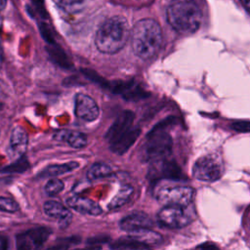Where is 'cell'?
I'll return each instance as SVG.
<instances>
[{
  "instance_id": "1",
  "label": "cell",
  "mask_w": 250,
  "mask_h": 250,
  "mask_svg": "<svg viewBox=\"0 0 250 250\" xmlns=\"http://www.w3.org/2000/svg\"><path fill=\"white\" fill-rule=\"evenodd\" d=\"M130 38L135 55L144 60L150 59L158 52L162 42L160 25L152 19H143L134 25Z\"/></svg>"
},
{
  "instance_id": "2",
  "label": "cell",
  "mask_w": 250,
  "mask_h": 250,
  "mask_svg": "<svg viewBox=\"0 0 250 250\" xmlns=\"http://www.w3.org/2000/svg\"><path fill=\"white\" fill-rule=\"evenodd\" d=\"M129 36L130 30L126 19L121 16H114L99 27L95 43L100 52L114 54L125 46Z\"/></svg>"
},
{
  "instance_id": "3",
  "label": "cell",
  "mask_w": 250,
  "mask_h": 250,
  "mask_svg": "<svg viewBox=\"0 0 250 250\" xmlns=\"http://www.w3.org/2000/svg\"><path fill=\"white\" fill-rule=\"evenodd\" d=\"M201 18V11L194 0H172L167 8V21L180 33L195 32Z\"/></svg>"
},
{
  "instance_id": "4",
  "label": "cell",
  "mask_w": 250,
  "mask_h": 250,
  "mask_svg": "<svg viewBox=\"0 0 250 250\" xmlns=\"http://www.w3.org/2000/svg\"><path fill=\"white\" fill-rule=\"evenodd\" d=\"M170 119L158 123L147 135V141L143 148L145 161L152 162L161 158L169 157L172 151V139L166 131Z\"/></svg>"
},
{
  "instance_id": "5",
  "label": "cell",
  "mask_w": 250,
  "mask_h": 250,
  "mask_svg": "<svg viewBox=\"0 0 250 250\" xmlns=\"http://www.w3.org/2000/svg\"><path fill=\"white\" fill-rule=\"evenodd\" d=\"M157 201L164 206L187 207L192 200L194 190L187 186H162L155 190Z\"/></svg>"
},
{
  "instance_id": "6",
  "label": "cell",
  "mask_w": 250,
  "mask_h": 250,
  "mask_svg": "<svg viewBox=\"0 0 250 250\" xmlns=\"http://www.w3.org/2000/svg\"><path fill=\"white\" fill-rule=\"evenodd\" d=\"M224 172L222 159L216 154H208L198 158L192 167L193 177L201 182L218 181Z\"/></svg>"
},
{
  "instance_id": "7",
  "label": "cell",
  "mask_w": 250,
  "mask_h": 250,
  "mask_svg": "<svg viewBox=\"0 0 250 250\" xmlns=\"http://www.w3.org/2000/svg\"><path fill=\"white\" fill-rule=\"evenodd\" d=\"M182 206H164L157 213L158 223L166 228L181 229L188 226L192 218L191 215Z\"/></svg>"
},
{
  "instance_id": "8",
  "label": "cell",
  "mask_w": 250,
  "mask_h": 250,
  "mask_svg": "<svg viewBox=\"0 0 250 250\" xmlns=\"http://www.w3.org/2000/svg\"><path fill=\"white\" fill-rule=\"evenodd\" d=\"M148 178L151 180H179L183 179V174L178 164L168 157L150 162Z\"/></svg>"
},
{
  "instance_id": "9",
  "label": "cell",
  "mask_w": 250,
  "mask_h": 250,
  "mask_svg": "<svg viewBox=\"0 0 250 250\" xmlns=\"http://www.w3.org/2000/svg\"><path fill=\"white\" fill-rule=\"evenodd\" d=\"M51 233V229L45 227L25 230L17 235V247L19 249H37L46 242Z\"/></svg>"
},
{
  "instance_id": "10",
  "label": "cell",
  "mask_w": 250,
  "mask_h": 250,
  "mask_svg": "<svg viewBox=\"0 0 250 250\" xmlns=\"http://www.w3.org/2000/svg\"><path fill=\"white\" fill-rule=\"evenodd\" d=\"M74 112L78 118L91 122L99 117L100 109L90 96L78 93L74 98Z\"/></svg>"
},
{
  "instance_id": "11",
  "label": "cell",
  "mask_w": 250,
  "mask_h": 250,
  "mask_svg": "<svg viewBox=\"0 0 250 250\" xmlns=\"http://www.w3.org/2000/svg\"><path fill=\"white\" fill-rule=\"evenodd\" d=\"M28 137L26 131L21 126H16L11 133L10 142L8 146V154L12 159L21 157L27 147Z\"/></svg>"
},
{
  "instance_id": "12",
  "label": "cell",
  "mask_w": 250,
  "mask_h": 250,
  "mask_svg": "<svg viewBox=\"0 0 250 250\" xmlns=\"http://www.w3.org/2000/svg\"><path fill=\"white\" fill-rule=\"evenodd\" d=\"M135 114L130 110H125L119 114V116L115 119V121L112 123L110 128L107 130L105 134V139L111 143L115 139H117L120 135L125 133L127 130L130 129L133 120H134Z\"/></svg>"
},
{
  "instance_id": "13",
  "label": "cell",
  "mask_w": 250,
  "mask_h": 250,
  "mask_svg": "<svg viewBox=\"0 0 250 250\" xmlns=\"http://www.w3.org/2000/svg\"><path fill=\"white\" fill-rule=\"evenodd\" d=\"M66 203L71 209L81 214L97 216L102 214L103 212L101 206L97 202H95L90 198L79 196V195H73L68 197L66 199Z\"/></svg>"
},
{
  "instance_id": "14",
  "label": "cell",
  "mask_w": 250,
  "mask_h": 250,
  "mask_svg": "<svg viewBox=\"0 0 250 250\" xmlns=\"http://www.w3.org/2000/svg\"><path fill=\"white\" fill-rule=\"evenodd\" d=\"M141 130L139 128H130L125 133L120 135L113 142L109 143L110 149L118 155L124 154L140 137Z\"/></svg>"
},
{
  "instance_id": "15",
  "label": "cell",
  "mask_w": 250,
  "mask_h": 250,
  "mask_svg": "<svg viewBox=\"0 0 250 250\" xmlns=\"http://www.w3.org/2000/svg\"><path fill=\"white\" fill-rule=\"evenodd\" d=\"M120 229L125 231H132L140 229H147L153 227V222L145 213L137 212L124 217L120 221Z\"/></svg>"
},
{
  "instance_id": "16",
  "label": "cell",
  "mask_w": 250,
  "mask_h": 250,
  "mask_svg": "<svg viewBox=\"0 0 250 250\" xmlns=\"http://www.w3.org/2000/svg\"><path fill=\"white\" fill-rule=\"evenodd\" d=\"M43 209L47 216L57 219L62 227L67 226L71 221V218H72L71 212L64 205H62L58 201H55V200L46 201L43 205Z\"/></svg>"
},
{
  "instance_id": "17",
  "label": "cell",
  "mask_w": 250,
  "mask_h": 250,
  "mask_svg": "<svg viewBox=\"0 0 250 250\" xmlns=\"http://www.w3.org/2000/svg\"><path fill=\"white\" fill-rule=\"evenodd\" d=\"M54 139L67 143L74 148H81L87 145V137L85 134L78 131L61 129L54 133Z\"/></svg>"
},
{
  "instance_id": "18",
  "label": "cell",
  "mask_w": 250,
  "mask_h": 250,
  "mask_svg": "<svg viewBox=\"0 0 250 250\" xmlns=\"http://www.w3.org/2000/svg\"><path fill=\"white\" fill-rule=\"evenodd\" d=\"M129 236L143 243L146 247H150L153 245H157L161 243L162 236L157 231L151 229V228L147 229H140L129 231Z\"/></svg>"
},
{
  "instance_id": "19",
  "label": "cell",
  "mask_w": 250,
  "mask_h": 250,
  "mask_svg": "<svg viewBox=\"0 0 250 250\" xmlns=\"http://www.w3.org/2000/svg\"><path fill=\"white\" fill-rule=\"evenodd\" d=\"M79 167V163L75 161L63 163V164H54L46 167L44 170H42L38 177L39 178H54L62 174H66L69 172H72L76 168Z\"/></svg>"
},
{
  "instance_id": "20",
  "label": "cell",
  "mask_w": 250,
  "mask_h": 250,
  "mask_svg": "<svg viewBox=\"0 0 250 250\" xmlns=\"http://www.w3.org/2000/svg\"><path fill=\"white\" fill-rule=\"evenodd\" d=\"M66 13L76 14L82 12L93 0H55Z\"/></svg>"
},
{
  "instance_id": "21",
  "label": "cell",
  "mask_w": 250,
  "mask_h": 250,
  "mask_svg": "<svg viewBox=\"0 0 250 250\" xmlns=\"http://www.w3.org/2000/svg\"><path fill=\"white\" fill-rule=\"evenodd\" d=\"M132 193H133V188L131 186H129V185L123 186L119 189L117 194L112 198L110 203L108 204V208L116 209V208L123 206L130 199Z\"/></svg>"
},
{
  "instance_id": "22",
  "label": "cell",
  "mask_w": 250,
  "mask_h": 250,
  "mask_svg": "<svg viewBox=\"0 0 250 250\" xmlns=\"http://www.w3.org/2000/svg\"><path fill=\"white\" fill-rule=\"evenodd\" d=\"M111 167L105 163L98 162L94 163L87 172V178L89 180H97L107 177L111 174Z\"/></svg>"
},
{
  "instance_id": "23",
  "label": "cell",
  "mask_w": 250,
  "mask_h": 250,
  "mask_svg": "<svg viewBox=\"0 0 250 250\" xmlns=\"http://www.w3.org/2000/svg\"><path fill=\"white\" fill-rule=\"evenodd\" d=\"M48 53L50 55V57L53 59V61L58 63L61 67L62 68H70L72 66L71 62L68 60V58L66 57V55L64 54V52L59 48L58 46H52L49 47L48 49Z\"/></svg>"
},
{
  "instance_id": "24",
  "label": "cell",
  "mask_w": 250,
  "mask_h": 250,
  "mask_svg": "<svg viewBox=\"0 0 250 250\" xmlns=\"http://www.w3.org/2000/svg\"><path fill=\"white\" fill-rule=\"evenodd\" d=\"M110 247L113 249H146L148 248L129 235L127 237H122L115 240L110 245Z\"/></svg>"
},
{
  "instance_id": "25",
  "label": "cell",
  "mask_w": 250,
  "mask_h": 250,
  "mask_svg": "<svg viewBox=\"0 0 250 250\" xmlns=\"http://www.w3.org/2000/svg\"><path fill=\"white\" fill-rule=\"evenodd\" d=\"M63 187H64V184L62 181L53 178L46 183L44 190L48 195L53 196V195H56L59 192H61L63 189Z\"/></svg>"
},
{
  "instance_id": "26",
  "label": "cell",
  "mask_w": 250,
  "mask_h": 250,
  "mask_svg": "<svg viewBox=\"0 0 250 250\" xmlns=\"http://www.w3.org/2000/svg\"><path fill=\"white\" fill-rule=\"evenodd\" d=\"M19 204L8 197L0 196V211L8 212V213H15L19 210Z\"/></svg>"
},
{
  "instance_id": "27",
  "label": "cell",
  "mask_w": 250,
  "mask_h": 250,
  "mask_svg": "<svg viewBox=\"0 0 250 250\" xmlns=\"http://www.w3.org/2000/svg\"><path fill=\"white\" fill-rule=\"evenodd\" d=\"M230 127L239 133H249L250 132V121L249 120H237L230 124Z\"/></svg>"
},
{
  "instance_id": "28",
  "label": "cell",
  "mask_w": 250,
  "mask_h": 250,
  "mask_svg": "<svg viewBox=\"0 0 250 250\" xmlns=\"http://www.w3.org/2000/svg\"><path fill=\"white\" fill-rule=\"evenodd\" d=\"M9 97V92H8V86L7 84L0 78V105L5 103V101Z\"/></svg>"
},
{
  "instance_id": "29",
  "label": "cell",
  "mask_w": 250,
  "mask_h": 250,
  "mask_svg": "<svg viewBox=\"0 0 250 250\" xmlns=\"http://www.w3.org/2000/svg\"><path fill=\"white\" fill-rule=\"evenodd\" d=\"M109 239L108 236H104V235H99V236H94L92 238H89L87 240L88 244H98V243H105L107 242Z\"/></svg>"
},
{
  "instance_id": "30",
  "label": "cell",
  "mask_w": 250,
  "mask_h": 250,
  "mask_svg": "<svg viewBox=\"0 0 250 250\" xmlns=\"http://www.w3.org/2000/svg\"><path fill=\"white\" fill-rule=\"evenodd\" d=\"M197 248H217V246L216 245H214V244H212V243H204V244H201V245H199V246H197Z\"/></svg>"
},
{
  "instance_id": "31",
  "label": "cell",
  "mask_w": 250,
  "mask_h": 250,
  "mask_svg": "<svg viewBox=\"0 0 250 250\" xmlns=\"http://www.w3.org/2000/svg\"><path fill=\"white\" fill-rule=\"evenodd\" d=\"M241 3L250 12V0H241Z\"/></svg>"
},
{
  "instance_id": "32",
  "label": "cell",
  "mask_w": 250,
  "mask_h": 250,
  "mask_svg": "<svg viewBox=\"0 0 250 250\" xmlns=\"http://www.w3.org/2000/svg\"><path fill=\"white\" fill-rule=\"evenodd\" d=\"M7 4V0H0V11H2Z\"/></svg>"
},
{
  "instance_id": "33",
  "label": "cell",
  "mask_w": 250,
  "mask_h": 250,
  "mask_svg": "<svg viewBox=\"0 0 250 250\" xmlns=\"http://www.w3.org/2000/svg\"><path fill=\"white\" fill-rule=\"evenodd\" d=\"M2 62H3V56H2V51L0 49V67L2 65Z\"/></svg>"
},
{
  "instance_id": "34",
  "label": "cell",
  "mask_w": 250,
  "mask_h": 250,
  "mask_svg": "<svg viewBox=\"0 0 250 250\" xmlns=\"http://www.w3.org/2000/svg\"><path fill=\"white\" fill-rule=\"evenodd\" d=\"M1 29H2V17L0 15V41H1Z\"/></svg>"
}]
</instances>
